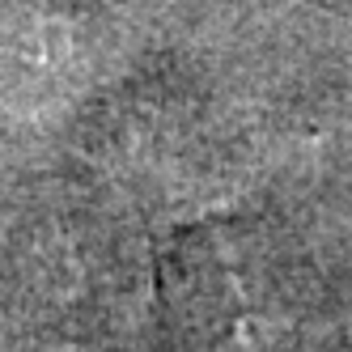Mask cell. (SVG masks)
<instances>
[{"instance_id": "6da1fadb", "label": "cell", "mask_w": 352, "mask_h": 352, "mask_svg": "<svg viewBox=\"0 0 352 352\" xmlns=\"http://www.w3.org/2000/svg\"><path fill=\"white\" fill-rule=\"evenodd\" d=\"M157 306L183 340H225L246 318L242 280L212 230H179L157 255Z\"/></svg>"}]
</instances>
